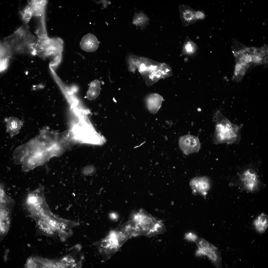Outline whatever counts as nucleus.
I'll list each match as a JSON object with an SVG mask.
<instances>
[{
  "instance_id": "obj_14",
  "label": "nucleus",
  "mask_w": 268,
  "mask_h": 268,
  "mask_svg": "<svg viewBox=\"0 0 268 268\" xmlns=\"http://www.w3.org/2000/svg\"><path fill=\"white\" fill-rule=\"evenodd\" d=\"M197 256L202 255L207 256L212 261L215 266L217 268L222 267V259L221 253L214 246L204 251L198 250Z\"/></svg>"
},
{
  "instance_id": "obj_25",
  "label": "nucleus",
  "mask_w": 268,
  "mask_h": 268,
  "mask_svg": "<svg viewBox=\"0 0 268 268\" xmlns=\"http://www.w3.org/2000/svg\"><path fill=\"white\" fill-rule=\"evenodd\" d=\"M195 242L199 247L198 250L204 251L212 247L213 246L204 239L198 236L195 240Z\"/></svg>"
},
{
  "instance_id": "obj_8",
  "label": "nucleus",
  "mask_w": 268,
  "mask_h": 268,
  "mask_svg": "<svg viewBox=\"0 0 268 268\" xmlns=\"http://www.w3.org/2000/svg\"><path fill=\"white\" fill-rule=\"evenodd\" d=\"M0 211V241L5 237L8 232L11 220L13 200L5 194L1 195Z\"/></svg>"
},
{
  "instance_id": "obj_19",
  "label": "nucleus",
  "mask_w": 268,
  "mask_h": 268,
  "mask_svg": "<svg viewBox=\"0 0 268 268\" xmlns=\"http://www.w3.org/2000/svg\"><path fill=\"white\" fill-rule=\"evenodd\" d=\"M38 18V23L35 33L38 38L41 40L48 39L45 28L44 21V12L36 16Z\"/></svg>"
},
{
  "instance_id": "obj_6",
  "label": "nucleus",
  "mask_w": 268,
  "mask_h": 268,
  "mask_svg": "<svg viewBox=\"0 0 268 268\" xmlns=\"http://www.w3.org/2000/svg\"><path fill=\"white\" fill-rule=\"evenodd\" d=\"M66 254L56 259H48L49 268H80L82 267L84 256L82 247L77 244L70 249Z\"/></svg>"
},
{
  "instance_id": "obj_5",
  "label": "nucleus",
  "mask_w": 268,
  "mask_h": 268,
  "mask_svg": "<svg viewBox=\"0 0 268 268\" xmlns=\"http://www.w3.org/2000/svg\"><path fill=\"white\" fill-rule=\"evenodd\" d=\"M137 68L149 86L161 78L170 76L172 74L171 69L168 65L142 57Z\"/></svg>"
},
{
  "instance_id": "obj_22",
  "label": "nucleus",
  "mask_w": 268,
  "mask_h": 268,
  "mask_svg": "<svg viewBox=\"0 0 268 268\" xmlns=\"http://www.w3.org/2000/svg\"><path fill=\"white\" fill-rule=\"evenodd\" d=\"M100 90L99 81L96 80L90 83L87 92V97L89 100H92L96 98L99 95Z\"/></svg>"
},
{
  "instance_id": "obj_17",
  "label": "nucleus",
  "mask_w": 268,
  "mask_h": 268,
  "mask_svg": "<svg viewBox=\"0 0 268 268\" xmlns=\"http://www.w3.org/2000/svg\"><path fill=\"white\" fill-rule=\"evenodd\" d=\"M162 96L157 93L150 94L146 100L147 106L151 113H157L160 108L163 100Z\"/></svg>"
},
{
  "instance_id": "obj_24",
  "label": "nucleus",
  "mask_w": 268,
  "mask_h": 268,
  "mask_svg": "<svg viewBox=\"0 0 268 268\" xmlns=\"http://www.w3.org/2000/svg\"><path fill=\"white\" fill-rule=\"evenodd\" d=\"M34 11L30 6L28 4L21 12L20 13L23 23H29L33 16Z\"/></svg>"
},
{
  "instance_id": "obj_12",
  "label": "nucleus",
  "mask_w": 268,
  "mask_h": 268,
  "mask_svg": "<svg viewBox=\"0 0 268 268\" xmlns=\"http://www.w3.org/2000/svg\"><path fill=\"white\" fill-rule=\"evenodd\" d=\"M180 17L183 27L195 23L199 20L196 11L190 6L184 4L179 5Z\"/></svg>"
},
{
  "instance_id": "obj_3",
  "label": "nucleus",
  "mask_w": 268,
  "mask_h": 268,
  "mask_svg": "<svg viewBox=\"0 0 268 268\" xmlns=\"http://www.w3.org/2000/svg\"><path fill=\"white\" fill-rule=\"evenodd\" d=\"M85 118L80 119L79 123L68 130L73 144H88L101 145L105 142L103 138L99 134Z\"/></svg>"
},
{
  "instance_id": "obj_11",
  "label": "nucleus",
  "mask_w": 268,
  "mask_h": 268,
  "mask_svg": "<svg viewBox=\"0 0 268 268\" xmlns=\"http://www.w3.org/2000/svg\"><path fill=\"white\" fill-rule=\"evenodd\" d=\"M179 143L180 148L186 155L197 152L200 148V144L198 137L190 134L180 137Z\"/></svg>"
},
{
  "instance_id": "obj_7",
  "label": "nucleus",
  "mask_w": 268,
  "mask_h": 268,
  "mask_svg": "<svg viewBox=\"0 0 268 268\" xmlns=\"http://www.w3.org/2000/svg\"><path fill=\"white\" fill-rule=\"evenodd\" d=\"M236 182L241 189L252 193L259 191L262 185L255 169L250 166L239 173Z\"/></svg>"
},
{
  "instance_id": "obj_26",
  "label": "nucleus",
  "mask_w": 268,
  "mask_h": 268,
  "mask_svg": "<svg viewBox=\"0 0 268 268\" xmlns=\"http://www.w3.org/2000/svg\"><path fill=\"white\" fill-rule=\"evenodd\" d=\"M95 172V168L91 166L85 167L82 171V173L86 175H91L94 173Z\"/></svg>"
},
{
  "instance_id": "obj_18",
  "label": "nucleus",
  "mask_w": 268,
  "mask_h": 268,
  "mask_svg": "<svg viewBox=\"0 0 268 268\" xmlns=\"http://www.w3.org/2000/svg\"><path fill=\"white\" fill-rule=\"evenodd\" d=\"M253 224L258 232L261 234L264 233L268 226V216L264 213H262L254 221Z\"/></svg>"
},
{
  "instance_id": "obj_10",
  "label": "nucleus",
  "mask_w": 268,
  "mask_h": 268,
  "mask_svg": "<svg viewBox=\"0 0 268 268\" xmlns=\"http://www.w3.org/2000/svg\"><path fill=\"white\" fill-rule=\"evenodd\" d=\"M113 230L120 247L129 239L138 236L135 223L132 219Z\"/></svg>"
},
{
  "instance_id": "obj_28",
  "label": "nucleus",
  "mask_w": 268,
  "mask_h": 268,
  "mask_svg": "<svg viewBox=\"0 0 268 268\" xmlns=\"http://www.w3.org/2000/svg\"><path fill=\"white\" fill-rule=\"evenodd\" d=\"M197 16L198 20L202 19L205 17V15L202 11H196Z\"/></svg>"
},
{
  "instance_id": "obj_23",
  "label": "nucleus",
  "mask_w": 268,
  "mask_h": 268,
  "mask_svg": "<svg viewBox=\"0 0 268 268\" xmlns=\"http://www.w3.org/2000/svg\"><path fill=\"white\" fill-rule=\"evenodd\" d=\"M198 49L196 44L188 37L186 38L181 56L193 53Z\"/></svg>"
},
{
  "instance_id": "obj_9",
  "label": "nucleus",
  "mask_w": 268,
  "mask_h": 268,
  "mask_svg": "<svg viewBox=\"0 0 268 268\" xmlns=\"http://www.w3.org/2000/svg\"><path fill=\"white\" fill-rule=\"evenodd\" d=\"M93 244L106 260L109 259L120 247L113 230L105 238Z\"/></svg>"
},
{
  "instance_id": "obj_2",
  "label": "nucleus",
  "mask_w": 268,
  "mask_h": 268,
  "mask_svg": "<svg viewBox=\"0 0 268 268\" xmlns=\"http://www.w3.org/2000/svg\"><path fill=\"white\" fill-rule=\"evenodd\" d=\"M216 124L213 141L216 144H237L240 139V129L223 115L219 111L216 113Z\"/></svg>"
},
{
  "instance_id": "obj_4",
  "label": "nucleus",
  "mask_w": 268,
  "mask_h": 268,
  "mask_svg": "<svg viewBox=\"0 0 268 268\" xmlns=\"http://www.w3.org/2000/svg\"><path fill=\"white\" fill-rule=\"evenodd\" d=\"M134 221L138 235L148 237L163 233L166 229L161 221L158 220L142 209L135 214Z\"/></svg>"
},
{
  "instance_id": "obj_21",
  "label": "nucleus",
  "mask_w": 268,
  "mask_h": 268,
  "mask_svg": "<svg viewBox=\"0 0 268 268\" xmlns=\"http://www.w3.org/2000/svg\"><path fill=\"white\" fill-rule=\"evenodd\" d=\"M149 19L142 11L135 13L133 16L132 23L136 26H139L143 29L149 24Z\"/></svg>"
},
{
  "instance_id": "obj_15",
  "label": "nucleus",
  "mask_w": 268,
  "mask_h": 268,
  "mask_svg": "<svg viewBox=\"0 0 268 268\" xmlns=\"http://www.w3.org/2000/svg\"><path fill=\"white\" fill-rule=\"evenodd\" d=\"M99 41L96 36L90 33L85 35L82 38L80 43L81 48L87 52H93L98 48Z\"/></svg>"
},
{
  "instance_id": "obj_27",
  "label": "nucleus",
  "mask_w": 268,
  "mask_h": 268,
  "mask_svg": "<svg viewBox=\"0 0 268 268\" xmlns=\"http://www.w3.org/2000/svg\"><path fill=\"white\" fill-rule=\"evenodd\" d=\"M197 236V235L194 234L189 233L185 234L184 238L194 241Z\"/></svg>"
},
{
  "instance_id": "obj_16",
  "label": "nucleus",
  "mask_w": 268,
  "mask_h": 268,
  "mask_svg": "<svg viewBox=\"0 0 268 268\" xmlns=\"http://www.w3.org/2000/svg\"><path fill=\"white\" fill-rule=\"evenodd\" d=\"M6 123V131L11 137L18 134L23 125V121L14 117L6 118L4 119Z\"/></svg>"
},
{
  "instance_id": "obj_1",
  "label": "nucleus",
  "mask_w": 268,
  "mask_h": 268,
  "mask_svg": "<svg viewBox=\"0 0 268 268\" xmlns=\"http://www.w3.org/2000/svg\"><path fill=\"white\" fill-rule=\"evenodd\" d=\"M28 24L23 23L12 34L3 39L1 43L0 48L8 55L14 52L26 51L31 53L33 46L39 39L31 33Z\"/></svg>"
},
{
  "instance_id": "obj_29",
  "label": "nucleus",
  "mask_w": 268,
  "mask_h": 268,
  "mask_svg": "<svg viewBox=\"0 0 268 268\" xmlns=\"http://www.w3.org/2000/svg\"><path fill=\"white\" fill-rule=\"evenodd\" d=\"M109 216L110 218L113 220H116L118 217V215L115 213H112L110 214Z\"/></svg>"
},
{
  "instance_id": "obj_20",
  "label": "nucleus",
  "mask_w": 268,
  "mask_h": 268,
  "mask_svg": "<svg viewBox=\"0 0 268 268\" xmlns=\"http://www.w3.org/2000/svg\"><path fill=\"white\" fill-rule=\"evenodd\" d=\"M28 2V4L31 7L34 11L33 16L39 15L44 12L47 0H33Z\"/></svg>"
},
{
  "instance_id": "obj_13",
  "label": "nucleus",
  "mask_w": 268,
  "mask_h": 268,
  "mask_svg": "<svg viewBox=\"0 0 268 268\" xmlns=\"http://www.w3.org/2000/svg\"><path fill=\"white\" fill-rule=\"evenodd\" d=\"M190 185L193 192L205 195L210 188L209 179L205 177H197L192 179Z\"/></svg>"
}]
</instances>
